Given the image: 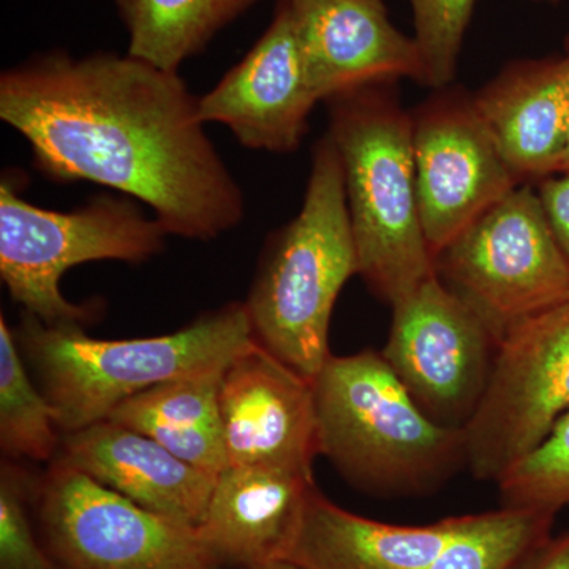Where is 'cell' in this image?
Listing matches in <instances>:
<instances>
[{
    "mask_svg": "<svg viewBox=\"0 0 569 569\" xmlns=\"http://www.w3.org/2000/svg\"><path fill=\"white\" fill-rule=\"evenodd\" d=\"M0 119L31 144L41 174L126 194L168 234L212 241L244 219V193L178 71L50 52L3 71Z\"/></svg>",
    "mask_w": 569,
    "mask_h": 569,
    "instance_id": "cell-1",
    "label": "cell"
},
{
    "mask_svg": "<svg viewBox=\"0 0 569 569\" xmlns=\"http://www.w3.org/2000/svg\"><path fill=\"white\" fill-rule=\"evenodd\" d=\"M13 332L61 433L104 421L126 400L167 381L230 365L254 343L244 302L141 339H97L86 326L47 325L28 312Z\"/></svg>",
    "mask_w": 569,
    "mask_h": 569,
    "instance_id": "cell-2",
    "label": "cell"
},
{
    "mask_svg": "<svg viewBox=\"0 0 569 569\" xmlns=\"http://www.w3.org/2000/svg\"><path fill=\"white\" fill-rule=\"evenodd\" d=\"M312 385L318 455L356 489L427 496L467 466L463 429L427 417L381 351L331 355Z\"/></svg>",
    "mask_w": 569,
    "mask_h": 569,
    "instance_id": "cell-3",
    "label": "cell"
},
{
    "mask_svg": "<svg viewBox=\"0 0 569 569\" xmlns=\"http://www.w3.org/2000/svg\"><path fill=\"white\" fill-rule=\"evenodd\" d=\"M358 274L342 162L326 134L313 149L298 216L266 242L244 301L253 340L309 381L329 350L340 291Z\"/></svg>",
    "mask_w": 569,
    "mask_h": 569,
    "instance_id": "cell-4",
    "label": "cell"
},
{
    "mask_svg": "<svg viewBox=\"0 0 569 569\" xmlns=\"http://www.w3.org/2000/svg\"><path fill=\"white\" fill-rule=\"evenodd\" d=\"M329 132L342 162L358 276L396 305L436 274L419 212L411 114L369 86L329 100Z\"/></svg>",
    "mask_w": 569,
    "mask_h": 569,
    "instance_id": "cell-5",
    "label": "cell"
},
{
    "mask_svg": "<svg viewBox=\"0 0 569 569\" xmlns=\"http://www.w3.org/2000/svg\"><path fill=\"white\" fill-rule=\"evenodd\" d=\"M18 189L2 178L0 277L11 299L43 323L88 326L102 316V302L77 305L62 295V277L74 266L140 264L163 252L167 231L126 194H99L61 212L28 203Z\"/></svg>",
    "mask_w": 569,
    "mask_h": 569,
    "instance_id": "cell-6",
    "label": "cell"
},
{
    "mask_svg": "<svg viewBox=\"0 0 569 569\" xmlns=\"http://www.w3.org/2000/svg\"><path fill=\"white\" fill-rule=\"evenodd\" d=\"M557 512L505 508L430 526H392L316 489L288 561L302 569H515L552 537Z\"/></svg>",
    "mask_w": 569,
    "mask_h": 569,
    "instance_id": "cell-7",
    "label": "cell"
},
{
    "mask_svg": "<svg viewBox=\"0 0 569 569\" xmlns=\"http://www.w3.org/2000/svg\"><path fill=\"white\" fill-rule=\"evenodd\" d=\"M436 274L481 318L497 346L522 321L569 298V258L530 183L441 250Z\"/></svg>",
    "mask_w": 569,
    "mask_h": 569,
    "instance_id": "cell-8",
    "label": "cell"
},
{
    "mask_svg": "<svg viewBox=\"0 0 569 569\" xmlns=\"http://www.w3.org/2000/svg\"><path fill=\"white\" fill-rule=\"evenodd\" d=\"M33 507L58 569H222L198 529L133 503L59 459L37 479Z\"/></svg>",
    "mask_w": 569,
    "mask_h": 569,
    "instance_id": "cell-9",
    "label": "cell"
},
{
    "mask_svg": "<svg viewBox=\"0 0 569 569\" xmlns=\"http://www.w3.org/2000/svg\"><path fill=\"white\" fill-rule=\"evenodd\" d=\"M569 408V298L498 343L488 389L463 429L467 467L498 479L538 447Z\"/></svg>",
    "mask_w": 569,
    "mask_h": 569,
    "instance_id": "cell-10",
    "label": "cell"
},
{
    "mask_svg": "<svg viewBox=\"0 0 569 569\" xmlns=\"http://www.w3.org/2000/svg\"><path fill=\"white\" fill-rule=\"evenodd\" d=\"M381 355L419 408L466 429L488 389L497 342L488 326L437 276L392 305Z\"/></svg>",
    "mask_w": 569,
    "mask_h": 569,
    "instance_id": "cell-11",
    "label": "cell"
},
{
    "mask_svg": "<svg viewBox=\"0 0 569 569\" xmlns=\"http://www.w3.org/2000/svg\"><path fill=\"white\" fill-rule=\"evenodd\" d=\"M422 230L433 261L478 217L520 186L479 118L473 96L438 89L411 112Z\"/></svg>",
    "mask_w": 569,
    "mask_h": 569,
    "instance_id": "cell-12",
    "label": "cell"
},
{
    "mask_svg": "<svg viewBox=\"0 0 569 569\" xmlns=\"http://www.w3.org/2000/svg\"><path fill=\"white\" fill-rule=\"evenodd\" d=\"M317 103L287 0L277 2L244 59L198 97L206 123H222L244 148L272 153L298 151Z\"/></svg>",
    "mask_w": 569,
    "mask_h": 569,
    "instance_id": "cell-13",
    "label": "cell"
},
{
    "mask_svg": "<svg viewBox=\"0 0 569 569\" xmlns=\"http://www.w3.org/2000/svg\"><path fill=\"white\" fill-rule=\"evenodd\" d=\"M220 418L228 467L282 468L313 477L320 455L312 381L257 342L224 369Z\"/></svg>",
    "mask_w": 569,
    "mask_h": 569,
    "instance_id": "cell-14",
    "label": "cell"
},
{
    "mask_svg": "<svg viewBox=\"0 0 569 569\" xmlns=\"http://www.w3.org/2000/svg\"><path fill=\"white\" fill-rule=\"evenodd\" d=\"M318 102L343 93L425 81L413 37L396 28L383 0H287Z\"/></svg>",
    "mask_w": 569,
    "mask_h": 569,
    "instance_id": "cell-15",
    "label": "cell"
},
{
    "mask_svg": "<svg viewBox=\"0 0 569 569\" xmlns=\"http://www.w3.org/2000/svg\"><path fill=\"white\" fill-rule=\"evenodd\" d=\"M104 488L164 518L203 522L217 475L176 458L153 438L104 419L62 433L58 458Z\"/></svg>",
    "mask_w": 569,
    "mask_h": 569,
    "instance_id": "cell-16",
    "label": "cell"
},
{
    "mask_svg": "<svg viewBox=\"0 0 569 569\" xmlns=\"http://www.w3.org/2000/svg\"><path fill=\"white\" fill-rule=\"evenodd\" d=\"M473 103L520 183L560 173L569 138L567 52L508 63Z\"/></svg>",
    "mask_w": 569,
    "mask_h": 569,
    "instance_id": "cell-17",
    "label": "cell"
},
{
    "mask_svg": "<svg viewBox=\"0 0 569 569\" xmlns=\"http://www.w3.org/2000/svg\"><path fill=\"white\" fill-rule=\"evenodd\" d=\"M316 489L313 477L282 468H224L198 533L222 563L288 560Z\"/></svg>",
    "mask_w": 569,
    "mask_h": 569,
    "instance_id": "cell-18",
    "label": "cell"
},
{
    "mask_svg": "<svg viewBox=\"0 0 569 569\" xmlns=\"http://www.w3.org/2000/svg\"><path fill=\"white\" fill-rule=\"evenodd\" d=\"M227 366L148 389L126 400L108 419L153 438L190 466L220 475L228 467L220 418V389Z\"/></svg>",
    "mask_w": 569,
    "mask_h": 569,
    "instance_id": "cell-19",
    "label": "cell"
},
{
    "mask_svg": "<svg viewBox=\"0 0 569 569\" xmlns=\"http://www.w3.org/2000/svg\"><path fill=\"white\" fill-rule=\"evenodd\" d=\"M258 0H116L129 32L127 54L178 71Z\"/></svg>",
    "mask_w": 569,
    "mask_h": 569,
    "instance_id": "cell-20",
    "label": "cell"
},
{
    "mask_svg": "<svg viewBox=\"0 0 569 569\" xmlns=\"http://www.w3.org/2000/svg\"><path fill=\"white\" fill-rule=\"evenodd\" d=\"M62 433L47 397L33 380L14 339L0 317V449L3 459L52 462Z\"/></svg>",
    "mask_w": 569,
    "mask_h": 569,
    "instance_id": "cell-21",
    "label": "cell"
},
{
    "mask_svg": "<svg viewBox=\"0 0 569 569\" xmlns=\"http://www.w3.org/2000/svg\"><path fill=\"white\" fill-rule=\"evenodd\" d=\"M501 507L548 509L569 505V408L545 440L498 479Z\"/></svg>",
    "mask_w": 569,
    "mask_h": 569,
    "instance_id": "cell-22",
    "label": "cell"
},
{
    "mask_svg": "<svg viewBox=\"0 0 569 569\" xmlns=\"http://www.w3.org/2000/svg\"><path fill=\"white\" fill-rule=\"evenodd\" d=\"M478 0H408L422 66V84L445 89L455 81L463 39Z\"/></svg>",
    "mask_w": 569,
    "mask_h": 569,
    "instance_id": "cell-23",
    "label": "cell"
},
{
    "mask_svg": "<svg viewBox=\"0 0 569 569\" xmlns=\"http://www.w3.org/2000/svg\"><path fill=\"white\" fill-rule=\"evenodd\" d=\"M37 479L17 460L0 466V569H58L33 531L29 507Z\"/></svg>",
    "mask_w": 569,
    "mask_h": 569,
    "instance_id": "cell-24",
    "label": "cell"
},
{
    "mask_svg": "<svg viewBox=\"0 0 569 569\" xmlns=\"http://www.w3.org/2000/svg\"><path fill=\"white\" fill-rule=\"evenodd\" d=\"M537 190L550 227L569 258V171L542 179Z\"/></svg>",
    "mask_w": 569,
    "mask_h": 569,
    "instance_id": "cell-25",
    "label": "cell"
},
{
    "mask_svg": "<svg viewBox=\"0 0 569 569\" xmlns=\"http://www.w3.org/2000/svg\"><path fill=\"white\" fill-rule=\"evenodd\" d=\"M515 569H569V530L527 553Z\"/></svg>",
    "mask_w": 569,
    "mask_h": 569,
    "instance_id": "cell-26",
    "label": "cell"
},
{
    "mask_svg": "<svg viewBox=\"0 0 569 569\" xmlns=\"http://www.w3.org/2000/svg\"><path fill=\"white\" fill-rule=\"evenodd\" d=\"M247 569H302L298 565L291 563L288 560L271 561V563L260 565V567L247 568Z\"/></svg>",
    "mask_w": 569,
    "mask_h": 569,
    "instance_id": "cell-27",
    "label": "cell"
},
{
    "mask_svg": "<svg viewBox=\"0 0 569 569\" xmlns=\"http://www.w3.org/2000/svg\"><path fill=\"white\" fill-rule=\"evenodd\" d=\"M565 52H567L568 58H569V37L567 40V47H565ZM565 171H569V138H568L567 153H565L563 164H561L560 173H565Z\"/></svg>",
    "mask_w": 569,
    "mask_h": 569,
    "instance_id": "cell-28",
    "label": "cell"
},
{
    "mask_svg": "<svg viewBox=\"0 0 569 569\" xmlns=\"http://www.w3.org/2000/svg\"><path fill=\"white\" fill-rule=\"evenodd\" d=\"M535 2H549V3H557L559 0H535Z\"/></svg>",
    "mask_w": 569,
    "mask_h": 569,
    "instance_id": "cell-29",
    "label": "cell"
}]
</instances>
